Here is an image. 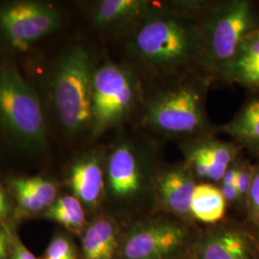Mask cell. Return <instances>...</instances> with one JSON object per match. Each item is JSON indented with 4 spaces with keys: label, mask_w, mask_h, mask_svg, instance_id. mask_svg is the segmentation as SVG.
<instances>
[{
    "label": "cell",
    "mask_w": 259,
    "mask_h": 259,
    "mask_svg": "<svg viewBox=\"0 0 259 259\" xmlns=\"http://www.w3.org/2000/svg\"><path fill=\"white\" fill-rule=\"evenodd\" d=\"M204 3L154 0L146 17L118 47L119 60L138 73L144 85L203 74L200 14Z\"/></svg>",
    "instance_id": "obj_1"
},
{
    "label": "cell",
    "mask_w": 259,
    "mask_h": 259,
    "mask_svg": "<svg viewBox=\"0 0 259 259\" xmlns=\"http://www.w3.org/2000/svg\"><path fill=\"white\" fill-rule=\"evenodd\" d=\"M211 83L201 73L144 85V98L133 128L161 143L178 145L205 136H218L207 112Z\"/></svg>",
    "instance_id": "obj_2"
},
{
    "label": "cell",
    "mask_w": 259,
    "mask_h": 259,
    "mask_svg": "<svg viewBox=\"0 0 259 259\" xmlns=\"http://www.w3.org/2000/svg\"><path fill=\"white\" fill-rule=\"evenodd\" d=\"M102 53L84 37L70 41L56 58L48 93L56 118L68 139L92 141V90Z\"/></svg>",
    "instance_id": "obj_3"
},
{
    "label": "cell",
    "mask_w": 259,
    "mask_h": 259,
    "mask_svg": "<svg viewBox=\"0 0 259 259\" xmlns=\"http://www.w3.org/2000/svg\"><path fill=\"white\" fill-rule=\"evenodd\" d=\"M202 73L211 84H224L242 41L259 29V1L205 0L200 14Z\"/></svg>",
    "instance_id": "obj_4"
},
{
    "label": "cell",
    "mask_w": 259,
    "mask_h": 259,
    "mask_svg": "<svg viewBox=\"0 0 259 259\" xmlns=\"http://www.w3.org/2000/svg\"><path fill=\"white\" fill-rule=\"evenodd\" d=\"M144 98V83L119 59L102 55L93 77L92 141L108 132L133 127Z\"/></svg>",
    "instance_id": "obj_5"
},
{
    "label": "cell",
    "mask_w": 259,
    "mask_h": 259,
    "mask_svg": "<svg viewBox=\"0 0 259 259\" xmlns=\"http://www.w3.org/2000/svg\"><path fill=\"white\" fill-rule=\"evenodd\" d=\"M117 135L106 151V190L118 202L134 203L154 194V172L164 144L133 127Z\"/></svg>",
    "instance_id": "obj_6"
},
{
    "label": "cell",
    "mask_w": 259,
    "mask_h": 259,
    "mask_svg": "<svg viewBox=\"0 0 259 259\" xmlns=\"http://www.w3.org/2000/svg\"><path fill=\"white\" fill-rule=\"evenodd\" d=\"M0 126L20 148L47 149V123L37 93L5 59H0Z\"/></svg>",
    "instance_id": "obj_7"
},
{
    "label": "cell",
    "mask_w": 259,
    "mask_h": 259,
    "mask_svg": "<svg viewBox=\"0 0 259 259\" xmlns=\"http://www.w3.org/2000/svg\"><path fill=\"white\" fill-rule=\"evenodd\" d=\"M66 13L44 1H14L0 5V39L16 50H26L57 32Z\"/></svg>",
    "instance_id": "obj_8"
},
{
    "label": "cell",
    "mask_w": 259,
    "mask_h": 259,
    "mask_svg": "<svg viewBox=\"0 0 259 259\" xmlns=\"http://www.w3.org/2000/svg\"><path fill=\"white\" fill-rule=\"evenodd\" d=\"M154 0H97L87 5V19L94 31L117 46L129 37L152 8Z\"/></svg>",
    "instance_id": "obj_9"
},
{
    "label": "cell",
    "mask_w": 259,
    "mask_h": 259,
    "mask_svg": "<svg viewBox=\"0 0 259 259\" xmlns=\"http://www.w3.org/2000/svg\"><path fill=\"white\" fill-rule=\"evenodd\" d=\"M185 229L169 220H155L137 228L126 241L125 259H163L178 249L185 238Z\"/></svg>",
    "instance_id": "obj_10"
},
{
    "label": "cell",
    "mask_w": 259,
    "mask_h": 259,
    "mask_svg": "<svg viewBox=\"0 0 259 259\" xmlns=\"http://www.w3.org/2000/svg\"><path fill=\"white\" fill-rule=\"evenodd\" d=\"M191 170L184 161L164 164L158 161L154 172V195L159 205L181 217L191 216L190 204L196 186Z\"/></svg>",
    "instance_id": "obj_11"
},
{
    "label": "cell",
    "mask_w": 259,
    "mask_h": 259,
    "mask_svg": "<svg viewBox=\"0 0 259 259\" xmlns=\"http://www.w3.org/2000/svg\"><path fill=\"white\" fill-rule=\"evenodd\" d=\"M107 147L87 149L75 157L68 168V185L83 205L95 208L106 191L105 160Z\"/></svg>",
    "instance_id": "obj_12"
},
{
    "label": "cell",
    "mask_w": 259,
    "mask_h": 259,
    "mask_svg": "<svg viewBox=\"0 0 259 259\" xmlns=\"http://www.w3.org/2000/svg\"><path fill=\"white\" fill-rule=\"evenodd\" d=\"M218 133L259 159V97L247 100L231 120L218 125Z\"/></svg>",
    "instance_id": "obj_13"
},
{
    "label": "cell",
    "mask_w": 259,
    "mask_h": 259,
    "mask_svg": "<svg viewBox=\"0 0 259 259\" xmlns=\"http://www.w3.org/2000/svg\"><path fill=\"white\" fill-rule=\"evenodd\" d=\"M224 84H238L250 93H259V29L242 41Z\"/></svg>",
    "instance_id": "obj_14"
},
{
    "label": "cell",
    "mask_w": 259,
    "mask_h": 259,
    "mask_svg": "<svg viewBox=\"0 0 259 259\" xmlns=\"http://www.w3.org/2000/svg\"><path fill=\"white\" fill-rule=\"evenodd\" d=\"M117 248L116 230L111 218L100 216L87 229L82 240L84 259H113Z\"/></svg>",
    "instance_id": "obj_15"
},
{
    "label": "cell",
    "mask_w": 259,
    "mask_h": 259,
    "mask_svg": "<svg viewBox=\"0 0 259 259\" xmlns=\"http://www.w3.org/2000/svg\"><path fill=\"white\" fill-rule=\"evenodd\" d=\"M198 153L218 166L229 168L240 157L243 149L233 141L219 139L217 136H205L178 145Z\"/></svg>",
    "instance_id": "obj_16"
},
{
    "label": "cell",
    "mask_w": 259,
    "mask_h": 259,
    "mask_svg": "<svg viewBox=\"0 0 259 259\" xmlns=\"http://www.w3.org/2000/svg\"><path fill=\"white\" fill-rule=\"evenodd\" d=\"M227 202L219 187L211 184H197L195 186L190 212L195 219L213 224L218 222L225 216Z\"/></svg>",
    "instance_id": "obj_17"
},
{
    "label": "cell",
    "mask_w": 259,
    "mask_h": 259,
    "mask_svg": "<svg viewBox=\"0 0 259 259\" xmlns=\"http://www.w3.org/2000/svg\"><path fill=\"white\" fill-rule=\"evenodd\" d=\"M45 216L73 232L82 230L85 221L83 204L73 195L59 197L47 208Z\"/></svg>",
    "instance_id": "obj_18"
},
{
    "label": "cell",
    "mask_w": 259,
    "mask_h": 259,
    "mask_svg": "<svg viewBox=\"0 0 259 259\" xmlns=\"http://www.w3.org/2000/svg\"><path fill=\"white\" fill-rule=\"evenodd\" d=\"M246 243L239 233L225 232L212 237L203 249V259H246Z\"/></svg>",
    "instance_id": "obj_19"
},
{
    "label": "cell",
    "mask_w": 259,
    "mask_h": 259,
    "mask_svg": "<svg viewBox=\"0 0 259 259\" xmlns=\"http://www.w3.org/2000/svg\"><path fill=\"white\" fill-rule=\"evenodd\" d=\"M18 179L21 185L46 204L47 208L58 199L57 185L46 177H18Z\"/></svg>",
    "instance_id": "obj_20"
},
{
    "label": "cell",
    "mask_w": 259,
    "mask_h": 259,
    "mask_svg": "<svg viewBox=\"0 0 259 259\" xmlns=\"http://www.w3.org/2000/svg\"><path fill=\"white\" fill-rule=\"evenodd\" d=\"M10 187L13 190L20 210L26 213H37L47 207L36 195L30 192L19 182L18 177L9 181Z\"/></svg>",
    "instance_id": "obj_21"
},
{
    "label": "cell",
    "mask_w": 259,
    "mask_h": 259,
    "mask_svg": "<svg viewBox=\"0 0 259 259\" xmlns=\"http://www.w3.org/2000/svg\"><path fill=\"white\" fill-rule=\"evenodd\" d=\"M241 155L237 160V175L235 186L237 188L240 201H247L250 193V186L254 175L255 165H252L249 160L242 158Z\"/></svg>",
    "instance_id": "obj_22"
},
{
    "label": "cell",
    "mask_w": 259,
    "mask_h": 259,
    "mask_svg": "<svg viewBox=\"0 0 259 259\" xmlns=\"http://www.w3.org/2000/svg\"><path fill=\"white\" fill-rule=\"evenodd\" d=\"M42 259H76L73 245L65 236L57 235L47 246Z\"/></svg>",
    "instance_id": "obj_23"
},
{
    "label": "cell",
    "mask_w": 259,
    "mask_h": 259,
    "mask_svg": "<svg viewBox=\"0 0 259 259\" xmlns=\"http://www.w3.org/2000/svg\"><path fill=\"white\" fill-rule=\"evenodd\" d=\"M247 203L251 215L259 219V163L254 168V175Z\"/></svg>",
    "instance_id": "obj_24"
},
{
    "label": "cell",
    "mask_w": 259,
    "mask_h": 259,
    "mask_svg": "<svg viewBox=\"0 0 259 259\" xmlns=\"http://www.w3.org/2000/svg\"><path fill=\"white\" fill-rule=\"evenodd\" d=\"M11 244L13 247L12 259H37L19 239H12Z\"/></svg>",
    "instance_id": "obj_25"
},
{
    "label": "cell",
    "mask_w": 259,
    "mask_h": 259,
    "mask_svg": "<svg viewBox=\"0 0 259 259\" xmlns=\"http://www.w3.org/2000/svg\"><path fill=\"white\" fill-rule=\"evenodd\" d=\"M220 190L222 192L223 196L228 203H234L236 201H240L239 199V194L237 191V188L234 184L232 185H228V184H222Z\"/></svg>",
    "instance_id": "obj_26"
},
{
    "label": "cell",
    "mask_w": 259,
    "mask_h": 259,
    "mask_svg": "<svg viewBox=\"0 0 259 259\" xmlns=\"http://www.w3.org/2000/svg\"><path fill=\"white\" fill-rule=\"evenodd\" d=\"M11 239V233L6 227L0 228V259L6 258L7 250L9 247Z\"/></svg>",
    "instance_id": "obj_27"
},
{
    "label": "cell",
    "mask_w": 259,
    "mask_h": 259,
    "mask_svg": "<svg viewBox=\"0 0 259 259\" xmlns=\"http://www.w3.org/2000/svg\"><path fill=\"white\" fill-rule=\"evenodd\" d=\"M8 213V202L2 185H0V218Z\"/></svg>",
    "instance_id": "obj_28"
}]
</instances>
